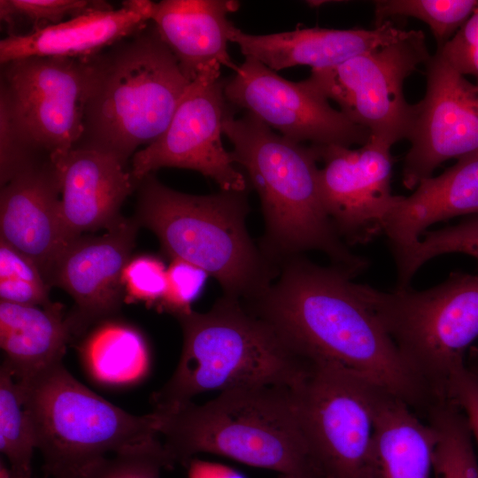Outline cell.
<instances>
[{
	"label": "cell",
	"mask_w": 478,
	"mask_h": 478,
	"mask_svg": "<svg viewBox=\"0 0 478 478\" xmlns=\"http://www.w3.org/2000/svg\"><path fill=\"white\" fill-rule=\"evenodd\" d=\"M428 421L436 431L435 478H478V458L466 415L451 400L435 404Z\"/></svg>",
	"instance_id": "cell-26"
},
{
	"label": "cell",
	"mask_w": 478,
	"mask_h": 478,
	"mask_svg": "<svg viewBox=\"0 0 478 478\" xmlns=\"http://www.w3.org/2000/svg\"><path fill=\"white\" fill-rule=\"evenodd\" d=\"M449 398L462 410L478 447V377L466 366L459 368L449 384Z\"/></svg>",
	"instance_id": "cell-36"
},
{
	"label": "cell",
	"mask_w": 478,
	"mask_h": 478,
	"mask_svg": "<svg viewBox=\"0 0 478 478\" xmlns=\"http://www.w3.org/2000/svg\"><path fill=\"white\" fill-rule=\"evenodd\" d=\"M353 287L436 403L449 400L450 381L478 338V274L451 273L423 290Z\"/></svg>",
	"instance_id": "cell-8"
},
{
	"label": "cell",
	"mask_w": 478,
	"mask_h": 478,
	"mask_svg": "<svg viewBox=\"0 0 478 478\" xmlns=\"http://www.w3.org/2000/svg\"><path fill=\"white\" fill-rule=\"evenodd\" d=\"M326 212L341 239L366 243L382 233L399 196L391 193V146L369 138L358 149L317 147Z\"/></svg>",
	"instance_id": "cell-15"
},
{
	"label": "cell",
	"mask_w": 478,
	"mask_h": 478,
	"mask_svg": "<svg viewBox=\"0 0 478 478\" xmlns=\"http://www.w3.org/2000/svg\"><path fill=\"white\" fill-rule=\"evenodd\" d=\"M139 224L122 217L99 236H80L56 262L49 285L66 290L74 308L66 317L72 336L106 320L125 301L123 269L131 258Z\"/></svg>",
	"instance_id": "cell-16"
},
{
	"label": "cell",
	"mask_w": 478,
	"mask_h": 478,
	"mask_svg": "<svg viewBox=\"0 0 478 478\" xmlns=\"http://www.w3.org/2000/svg\"><path fill=\"white\" fill-rule=\"evenodd\" d=\"M111 7L107 2L91 0H0V19L12 30L11 34L18 25L31 27L32 33L88 12Z\"/></svg>",
	"instance_id": "cell-31"
},
{
	"label": "cell",
	"mask_w": 478,
	"mask_h": 478,
	"mask_svg": "<svg viewBox=\"0 0 478 478\" xmlns=\"http://www.w3.org/2000/svg\"><path fill=\"white\" fill-rule=\"evenodd\" d=\"M50 285L36 264L0 240V301L22 305L47 306Z\"/></svg>",
	"instance_id": "cell-30"
},
{
	"label": "cell",
	"mask_w": 478,
	"mask_h": 478,
	"mask_svg": "<svg viewBox=\"0 0 478 478\" xmlns=\"http://www.w3.org/2000/svg\"><path fill=\"white\" fill-rule=\"evenodd\" d=\"M172 463L188 465L198 453L306 478H322L299 422L292 389L243 387L222 391L203 405L192 401L152 411Z\"/></svg>",
	"instance_id": "cell-3"
},
{
	"label": "cell",
	"mask_w": 478,
	"mask_h": 478,
	"mask_svg": "<svg viewBox=\"0 0 478 478\" xmlns=\"http://www.w3.org/2000/svg\"><path fill=\"white\" fill-rule=\"evenodd\" d=\"M234 0H163L153 2L150 22L191 82L206 67L224 66L236 72L227 45L235 27L228 14Z\"/></svg>",
	"instance_id": "cell-21"
},
{
	"label": "cell",
	"mask_w": 478,
	"mask_h": 478,
	"mask_svg": "<svg viewBox=\"0 0 478 478\" xmlns=\"http://www.w3.org/2000/svg\"><path fill=\"white\" fill-rule=\"evenodd\" d=\"M135 220L158 237L171 259L212 276L224 296L247 302L274 281L278 266L251 238L247 191L197 196L174 190L152 173L138 184Z\"/></svg>",
	"instance_id": "cell-5"
},
{
	"label": "cell",
	"mask_w": 478,
	"mask_h": 478,
	"mask_svg": "<svg viewBox=\"0 0 478 478\" xmlns=\"http://www.w3.org/2000/svg\"><path fill=\"white\" fill-rule=\"evenodd\" d=\"M209 275L202 268L181 259H172L166 271V287L157 309L174 317L190 312Z\"/></svg>",
	"instance_id": "cell-34"
},
{
	"label": "cell",
	"mask_w": 478,
	"mask_h": 478,
	"mask_svg": "<svg viewBox=\"0 0 478 478\" xmlns=\"http://www.w3.org/2000/svg\"><path fill=\"white\" fill-rule=\"evenodd\" d=\"M166 271L167 266L158 257L148 254L131 257L121 275L125 301L157 307L166 291Z\"/></svg>",
	"instance_id": "cell-33"
},
{
	"label": "cell",
	"mask_w": 478,
	"mask_h": 478,
	"mask_svg": "<svg viewBox=\"0 0 478 478\" xmlns=\"http://www.w3.org/2000/svg\"><path fill=\"white\" fill-rule=\"evenodd\" d=\"M421 30H406L399 39L325 69H312L306 81L334 100L370 137L392 146L406 139L412 104L404 96V82L430 58Z\"/></svg>",
	"instance_id": "cell-10"
},
{
	"label": "cell",
	"mask_w": 478,
	"mask_h": 478,
	"mask_svg": "<svg viewBox=\"0 0 478 478\" xmlns=\"http://www.w3.org/2000/svg\"><path fill=\"white\" fill-rule=\"evenodd\" d=\"M189 478H243L234 470L218 464L192 459L188 464Z\"/></svg>",
	"instance_id": "cell-37"
},
{
	"label": "cell",
	"mask_w": 478,
	"mask_h": 478,
	"mask_svg": "<svg viewBox=\"0 0 478 478\" xmlns=\"http://www.w3.org/2000/svg\"><path fill=\"white\" fill-rule=\"evenodd\" d=\"M406 30L387 20L372 29L297 28L269 35H251L234 27L230 42L241 52L279 71L296 66L325 69L340 65L399 39Z\"/></svg>",
	"instance_id": "cell-19"
},
{
	"label": "cell",
	"mask_w": 478,
	"mask_h": 478,
	"mask_svg": "<svg viewBox=\"0 0 478 478\" xmlns=\"http://www.w3.org/2000/svg\"><path fill=\"white\" fill-rule=\"evenodd\" d=\"M466 214L478 215V154L423 179L409 197L399 196L382 234L395 258L415 245L433 224Z\"/></svg>",
	"instance_id": "cell-22"
},
{
	"label": "cell",
	"mask_w": 478,
	"mask_h": 478,
	"mask_svg": "<svg viewBox=\"0 0 478 478\" xmlns=\"http://www.w3.org/2000/svg\"><path fill=\"white\" fill-rule=\"evenodd\" d=\"M50 158L60 181L61 220L69 243L85 232L107 230L122 218L121 206L137 187L121 161L82 148Z\"/></svg>",
	"instance_id": "cell-18"
},
{
	"label": "cell",
	"mask_w": 478,
	"mask_h": 478,
	"mask_svg": "<svg viewBox=\"0 0 478 478\" xmlns=\"http://www.w3.org/2000/svg\"><path fill=\"white\" fill-rule=\"evenodd\" d=\"M425 66L426 93L412 104L406 138L411 143L402 170L406 189L432 176L444 161L478 154V85L437 52Z\"/></svg>",
	"instance_id": "cell-14"
},
{
	"label": "cell",
	"mask_w": 478,
	"mask_h": 478,
	"mask_svg": "<svg viewBox=\"0 0 478 478\" xmlns=\"http://www.w3.org/2000/svg\"><path fill=\"white\" fill-rule=\"evenodd\" d=\"M447 253L466 254L478 262V215L454 226L425 232L415 245L394 258L396 289L408 288L421 266Z\"/></svg>",
	"instance_id": "cell-29"
},
{
	"label": "cell",
	"mask_w": 478,
	"mask_h": 478,
	"mask_svg": "<svg viewBox=\"0 0 478 478\" xmlns=\"http://www.w3.org/2000/svg\"><path fill=\"white\" fill-rule=\"evenodd\" d=\"M19 382L36 449L51 478H82L107 453L160 439L152 412L137 416L116 406L80 382L63 362Z\"/></svg>",
	"instance_id": "cell-7"
},
{
	"label": "cell",
	"mask_w": 478,
	"mask_h": 478,
	"mask_svg": "<svg viewBox=\"0 0 478 478\" xmlns=\"http://www.w3.org/2000/svg\"><path fill=\"white\" fill-rule=\"evenodd\" d=\"M82 362L89 375L108 386H127L143 380L150 353L143 335L132 326L104 320L81 344Z\"/></svg>",
	"instance_id": "cell-25"
},
{
	"label": "cell",
	"mask_w": 478,
	"mask_h": 478,
	"mask_svg": "<svg viewBox=\"0 0 478 478\" xmlns=\"http://www.w3.org/2000/svg\"><path fill=\"white\" fill-rule=\"evenodd\" d=\"M374 385L337 365L309 362L291 388L305 439L322 478H374Z\"/></svg>",
	"instance_id": "cell-9"
},
{
	"label": "cell",
	"mask_w": 478,
	"mask_h": 478,
	"mask_svg": "<svg viewBox=\"0 0 478 478\" xmlns=\"http://www.w3.org/2000/svg\"><path fill=\"white\" fill-rule=\"evenodd\" d=\"M227 103L246 110L281 135L317 147L363 145L370 133L334 109L306 80L291 81L246 57L223 81Z\"/></svg>",
	"instance_id": "cell-13"
},
{
	"label": "cell",
	"mask_w": 478,
	"mask_h": 478,
	"mask_svg": "<svg viewBox=\"0 0 478 478\" xmlns=\"http://www.w3.org/2000/svg\"><path fill=\"white\" fill-rule=\"evenodd\" d=\"M72 334L61 305H22L0 301V345L19 381L63 362Z\"/></svg>",
	"instance_id": "cell-24"
},
{
	"label": "cell",
	"mask_w": 478,
	"mask_h": 478,
	"mask_svg": "<svg viewBox=\"0 0 478 478\" xmlns=\"http://www.w3.org/2000/svg\"><path fill=\"white\" fill-rule=\"evenodd\" d=\"M36 449L21 385L6 362L0 368V450L10 463L12 478H31Z\"/></svg>",
	"instance_id": "cell-27"
},
{
	"label": "cell",
	"mask_w": 478,
	"mask_h": 478,
	"mask_svg": "<svg viewBox=\"0 0 478 478\" xmlns=\"http://www.w3.org/2000/svg\"><path fill=\"white\" fill-rule=\"evenodd\" d=\"M60 202V181L50 157L35 158L1 186L0 240L32 259L48 284L69 243Z\"/></svg>",
	"instance_id": "cell-17"
},
{
	"label": "cell",
	"mask_w": 478,
	"mask_h": 478,
	"mask_svg": "<svg viewBox=\"0 0 478 478\" xmlns=\"http://www.w3.org/2000/svg\"><path fill=\"white\" fill-rule=\"evenodd\" d=\"M354 277L297 256L243 305L304 359L337 365L428 412L434 398L356 293Z\"/></svg>",
	"instance_id": "cell-1"
},
{
	"label": "cell",
	"mask_w": 478,
	"mask_h": 478,
	"mask_svg": "<svg viewBox=\"0 0 478 478\" xmlns=\"http://www.w3.org/2000/svg\"><path fill=\"white\" fill-rule=\"evenodd\" d=\"M436 52L462 75L478 85V6L466 22Z\"/></svg>",
	"instance_id": "cell-35"
},
{
	"label": "cell",
	"mask_w": 478,
	"mask_h": 478,
	"mask_svg": "<svg viewBox=\"0 0 478 478\" xmlns=\"http://www.w3.org/2000/svg\"><path fill=\"white\" fill-rule=\"evenodd\" d=\"M153 2L127 0L121 7L85 12L58 25L0 41L1 65L31 57L88 58L150 22Z\"/></svg>",
	"instance_id": "cell-20"
},
{
	"label": "cell",
	"mask_w": 478,
	"mask_h": 478,
	"mask_svg": "<svg viewBox=\"0 0 478 478\" xmlns=\"http://www.w3.org/2000/svg\"><path fill=\"white\" fill-rule=\"evenodd\" d=\"M374 5V27L392 18L418 19L429 27L440 49L466 22L478 0H377Z\"/></svg>",
	"instance_id": "cell-28"
},
{
	"label": "cell",
	"mask_w": 478,
	"mask_h": 478,
	"mask_svg": "<svg viewBox=\"0 0 478 478\" xmlns=\"http://www.w3.org/2000/svg\"><path fill=\"white\" fill-rule=\"evenodd\" d=\"M175 318L182 330L181 354L171 378L153 394V411L173 410L206 391L292 388L308 364L239 299L223 296L208 312Z\"/></svg>",
	"instance_id": "cell-6"
},
{
	"label": "cell",
	"mask_w": 478,
	"mask_h": 478,
	"mask_svg": "<svg viewBox=\"0 0 478 478\" xmlns=\"http://www.w3.org/2000/svg\"><path fill=\"white\" fill-rule=\"evenodd\" d=\"M87 61L83 134L74 148L126 165L166 131L190 81L153 24Z\"/></svg>",
	"instance_id": "cell-4"
},
{
	"label": "cell",
	"mask_w": 478,
	"mask_h": 478,
	"mask_svg": "<svg viewBox=\"0 0 478 478\" xmlns=\"http://www.w3.org/2000/svg\"><path fill=\"white\" fill-rule=\"evenodd\" d=\"M279 478H306V477H302V476H298L295 474H280Z\"/></svg>",
	"instance_id": "cell-39"
},
{
	"label": "cell",
	"mask_w": 478,
	"mask_h": 478,
	"mask_svg": "<svg viewBox=\"0 0 478 478\" xmlns=\"http://www.w3.org/2000/svg\"><path fill=\"white\" fill-rule=\"evenodd\" d=\"M220 77V66L204 68L188 86L166 131L135 153L129 173L136 187L152 172L175 167L202 173L220 190L247 191V179L221 140L229 105Z\"/></svg>",
	"instance_id": "cell-12"
},
{
	"label": "cell",
	"mask_w": 478,
	"mask_h": 478,
	"mask_svg": "<svg viewBox=\"0 0 478 478\" xmlns=\"http://www.w3.org/2000/svg\"><path fill=\"white\" fill-rule=\"evenodd\" d=\"M223 134L233 144L234 163L243 167L259 197L266 226L260 248L272 263L279 267L318 251L354 276L367 266L341 239L326 212L314 146L274 132L250 112L236 119L230 107Z\"/></svg>",
	"instance_id": "cell-2"
},
{
	"label": "cell",
	"mask_w": 478,
	"mask_h": 478,
	"mask_svg": "<svg viewBox=\"0 0 478 478\" xmlns=\"http://www.w3.org/2000/svg\"><path fill=\"white\" fill-rule=\"evenodd\" d=\"M467 368L478 377V347L472 350Z\"/></svg>",
	"instance_id": "cell-38"
},
{
	"label": "cell",
	"mask_w": 478,
	"mask_h": 478,
	"mask_svg": "<svg viewBox=\"0 0 478 478\" xmlns=\"http://www.w3.org/2000/svg\"><path fill=\"white\" fill-rule=\"evenodd\" d=\"M173 467L161 440L104 458L92 466L82 478H160L164 468Z\"/></svg>",
	"instance_id": "cell-32"
},
{
	"label": "cell",
	"mask_w": 478,
	"mask_h": 478,
	"mask_svg": "<svg viewBox=\"0 0 478 478\" xmlns=\"http://www.w3.org/2000/svg\"><path fill=\"white\" fill-rule=\"evenodd\" d=\"M374 478H429L436 431L403 399L374 385Z\"/></svg>",
	"instance_id": "cell-23"
},
{
	"label": "cell",
	"mask_w": 478,
	"mask_h": 478,
	"mask_svg": "<svg viewBox=\"0 0 478 478\" xmlns=\"http://www.w3.org/2000/svg\"><path fill=\"white\" fill-rule=\"evenodd\" d=\"M87 58L31 57L2 65L0 100L31 147L48 156L83 134Z\"/></svg>",
	"instance_id": "cell-11"
}]
</instances>
